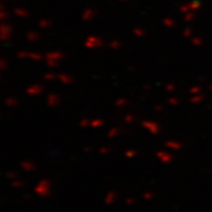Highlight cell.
<instances>
[{"label":"cell","mask_w":212,"mask_h":212,"mask_svg":"<svg viewBox=\"0 0 212 212\" xmlns=\"http://www.w3.org/2000/svg\"><path fill=\"white\" fill-rule=\"evenodd\" d=\"M1 8H2V6H1V4H0V10H1Z\"/></svg>","instance_id":"3"},{"label":"cell","mask_w":212,"mask_h":212,"mask_svg":"<svg viewBox=\"0 0 212 212\" xmlns=\"http://www.w3.org/2000/svg\"><path fill=\"white\" fill-rule=\"evenodd\" d=\"M6 17H7V14H6L5 12H0V20H1V19H5Z\"/></svg>","instance_id":"2"},{"label":"cell","mask_w":212,"mask_h":212,"mask_svg":"<svg viewBox=\"0 0 212 212\" xmlns=\"http://www.w3.org/2000/svg\"><path fill=\"white\" fill-rule=\"evenodd\" d=\"M6 66H7L6 61H5V60H0V70H4V68H6Z\"/></svg>","instance_id":"1"}]
</instances>
